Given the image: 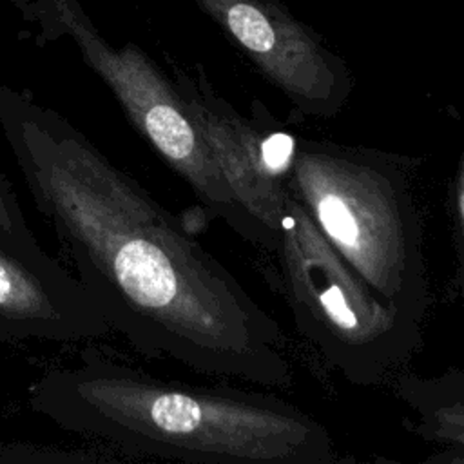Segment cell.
<instances>
[{
  "label": "cell",
  "mask_w": 464,
  "mask_h": 464,
  "mask_svg": "<svg viewBox=\"0 0 464 464\" xmlns=\"http://www.w3.org/2000/svg\"><path fill=\"white\" fill-rule=\"evenodd\" d=\"M0 129L111 332L199 373L292 382L277 321L132 174L65 116L2 82Z\"/></svg>",
  "instance_id": "6da1fadb"
},
{
  "label": "cell",
  "mask_w": 464,
  "mask_h": 464,
  "mask_svg": "<svg viewBox=\"0 0 464 464\" xmlns=\"http://www.w3.org/2000/svg\"><path fill=\"white\" fill-rule=\"evenodd\" d=\"M29 404L62 430L130 457L332 464L337 451L315 417L277 395L165 379L92 348L42 375Z\"/></svg>",
  "instance_id": "7a4b0ae2"
},
{
  "label": "cell",
  "mask_w": 464,
  "mask_h": 464,
  "mask_svg": "<svg viewBox=\"0 0 464 464\" xmlns=\"http://www.w3.org/2000/svg\"><path fill=\"white\" fill-rule=\"evenodd\" d=\"M286 183L335 252L379 295L422 323V227L399 160L368 147L301 138Z\"/></svg>",
  "instance_id": "3957f363"
},
{
  "label": "cell",
  "mask_w": 464,
  "mask_h": 464,
  "mask_svg": "<svg viewBox=\"0 0 464 464\" xmlns=\"http://www.w3.org/2000/svg\"><path fill=\"white\" fill-rule=\"evenodd\" d=\"M274 252L297 330L348 382L377 386L420 350L422 323L335 252L288 183Z\"/></svg>",
  "instance_id": "277c9868"
},
{
  "label": "cell",
  "mask_w": 464,
  "mask_h": 464,
  "mask_svg": "<svg viewBox=\"0 0 464 464\" xmlns=\"http://www.w3.org/2000/svg\"><path fill=\"white\" fill-rule=\"evenodd\" d=\"M38 25V44L67 36L85 65L107 85L130 125L192 188L205 208L243 239L274 252L263 228L227 187L201 132L188 118L172 78L136 44L112 45L78 0H11Z\"/></svg>",
  "instance_id": "5b68a950"
},
{
  "label": "cell",
  "mask_w": 464,
  "mask_h": 464,
  "mask_svg": "<svg viewBox=\"0 0 464 464\" xmlns=\"http://www.w3.org/2000/svg\"><path fill=\"white\" fill-rule=\"evenodd\" d=\"M304 118H334L353 78L348 63L281 0H192Z\"/></svg>",
  "instance_id": "8992f818"
},
{
  "label": "cell",
  "mask_w": 464,
  "mask_h": 464,
  "mask_svg": "<svg viewBox=\"0 0 464 464\" xmlns=\"http://www.w3.org/2000/svg\"><path fill=\"white\" fill-rule=\"evenodd\" d=\"M170 78L232 196L276 248L295 138L259 100L252 102L250 116L239 112L199 65L194 71L176 65Z\"/></svg>",
  "instance_id": "52a82bcc"
},
{
  "label": "cell",
  "mask_w": 464,
  "mask_h": 464,
  "mask_svg": "<svg viewBox=\"0 0 464 464\" xmlns=\"http://www.w3.org/2000/svg\"><path fill=\"white\" fill-rule=\"evenodd\" d=\"M107 334L109 324L78 277L38 241L0 228V343H74Z\"/></svg>",
  "instance_id": "ba28073f"
},
{
  "label": "cell",
  "mask_w": 464,
  "mask_h": 464,
  "mask_svg": "<svg viewBox=\"0 0 464 464\" xmlns=\"http://www.w3.org/2000/svg\"><path fill=\"white\" fill-rule=\"evenodd\" d=\"M464 377L450 370L439 377L401 373L395 393L417 413L419 433L431 442L453 450L462 459L464 450Z\"/></svg>",
  "instance_id": "9c48e42d"
},
{
  "label": "cell",
  "mask_w": 464,
  "mask_h": 464,
  "mask_svg": "<svg viewBox=\"0 0 464 464\" xmlns=\"http://www.w3.org/2000/svg\"><path fill=\"white\" fill-rule=\"evenodd\" d=\"M98 460L96 455L62 451L54 448H42L25 442L18 444H0V462H85Z\"/></svg>",
  "instance_id": "30bf717a"
},
{
  "label": "cell",
  "mask_w": 464,
  "mask_h": 464,
  "mask_svg": "<svg viewBox=\"0 0 464 464\" xmlns=\"http://www.w3.org/2000/svg\"><path fill=\"white\" fill-rule=\"evenodd\" d=\"M0 228L14 237H20L25 241H36L31 228L27 227L18 198L13 190V185L2 172H0Z\"/></svg>",
  "instance_id": "8fae6325"
}]
</instances>
